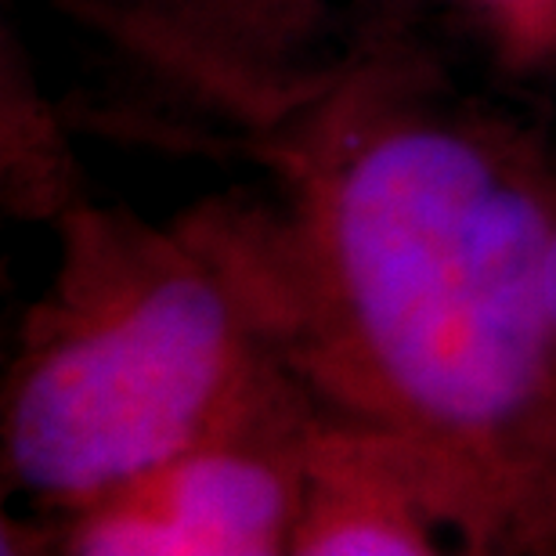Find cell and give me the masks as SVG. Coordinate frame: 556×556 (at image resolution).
I'll list each match as a JSON object with an SVG mask.
<instances>
[{"mask_svg": "<svg viewBox=\"0 0 556 556\" xmlns=\"http://www.w3.org/2000/svg\"><path fill=\"white\" fill-rule=\"evenodd\" d=\"M286 362L268 217L91 220L11 365L4 477L73 517L203 441Z\"/></svg>", "mask_w": 556, "mask_h": 556, "instance_id": "7a4b0ae2", "label": "cell"}, {"mask_svg": "<svg viewBox=\"0 0 556 556\" xmlns=\"http://www.w3.org/2000/svg\"><path fill=\"white\" fill-rule=\"evenodd\" d=\"M293 553L430 556L488 553V546L459 492L427 455L394 433L332 416L315 402Z\"/></svg>", "mask_w": 556, "mask_h": 556, "instance_id": "277c9868", "label": "cell"}, {"mask_svg": "<svg viewBox=\"0 0 556 556\" xmlns=\"http://www.w3.org/2000/svg\"><path fill=\"white\" fill-rule=\"evenodd\" d=\"M549 109V149H553V174H556V109ZM549 278H553V307H556V214H553V261H549Z\"/></svg>", "mask_w": 556, "mask_h": 556, "instance_id": "5b68a950", "label": "cell"}, {"mask_svg": "<svg viewBox=\"0 0 556 556\" xmlns=\"http://www.w3.org/2000/svg\"><path fill=\"white\" fill-rule=\"evenodd\" d=\"M264 160L300 383L427 455L488 553L556 549L549 109L413 48L264 135Z\"/></svg>", "mask_w": 556, "mask_h": 556, "instance_id": "6da1fadb", "label": "cell"}, {"mask_svg": "<svg viewBox=\"0 0 556 556\" xmlns=\"http://www.w3.org/2000/svg\"><path fill=\"white\" fill-rule=\"evenodd\" d=\"M315 397L278 362L177 459L65 517L76 556H275L293 553L304 514Z\"/></svg>", "mask_w": 556, "mask_h": 556, "instance_id": "3957f363", "label": "cell"}]
</instances>
